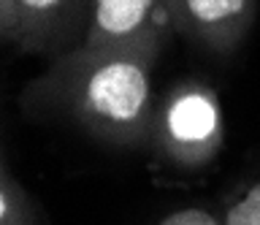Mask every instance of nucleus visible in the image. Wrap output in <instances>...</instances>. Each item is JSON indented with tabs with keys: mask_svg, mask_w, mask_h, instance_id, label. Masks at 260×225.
<instances>
[{
	"mask_svg": "<svg viewBox=\"0 0 260 225\" xmlns=\"http://www.w3.org/2000/svg\"><path fill=\"white\" fill-rule=\"evenodd\" d=\"M157 54V46L79 44L27 84L22 103L36 114L62 117L103 144L138 147L152 136Z\"/></svg>",
	"mask_w": 260,
	"mask_h": 225,
	"instance_id": "f257e3e1",
	"label": "nucleus"
},
{
	"mask_svg": "<svg viewBox=\"0 0 260 225\" xmlns=\"http://www.w3.org/2000/svg\"><path fill=\"white\" fill-rule=\"evenodd\" d=\"M149 139L182 166L206 163L222 141V111L217 95L198 82L179 84L154 109Z\"/></svg>",
	"mask_w": 260,
	"mask_h": 225,
	"instance_id": "f03ea898",
	"label": "nucleus"
},
{
	"mask_svg": "<svg viewBox=\"0 0 260 225\" xmlns=\"http://www.w3.org/2000/svg\"><path fill=\"white\" fill-rule=\"evenodd\" d=\"M171 33L166 0H87V46H157Z\"/></svg>",
	"mask_w": 260,
	"mask_h": 225,
	"instance_id": "7ed1b4c3",
	"label": "nucleus"
},
{
	"mask_svg": "<svg viewBox=\"0 0 260 225\" xmlns=\"http://www.w3.org/2000/svg\"><path fill=\"white\" fill-rule=\"evenodd\" d=\"M16 46L24 54L54 60L84 38L87 0H14Z\"/></svg>",
	"mask_w": 260,
	"mask_h": 225,
	"instance_id": "20e7f679",
	"label": "nucleus"
},
{
	"mask_svg": "<svg viewBox=\"0 0 260 225\" xmlns=\"http://www.w3.org/2000/svg\"><path fill=\"white\" fill-rule=\"evenodd\" d=\"M171 27L211 52H231L255 19V0H166Z\"/></svg>",
	"mask_w": 260,
	"mask_h": 225,
	"instance_id": "39448f33",
	"label": "nucleus"
},
{
	"mask_svg": "<svg viewBox=\"0 0 260 225\" xmlns=\"http://www.w3.org/2000/svg\"><path fill=\"white\" fill-rule=\"evenodd\" d=\"M0 225H36V212L22 184L8 174L0 155Z\"/></svg>",
	"mask_w": 260,
	"mask_h": 225,
	"instance_id": "423d86ee",
	"label": "nucleus"
},
{
	"mask_svg": "<svg viewBox=\"0 0 260 225\" xmlns=\"http://www.w3.org/2000/svg\"><path fill=\"white\" fill-rule=\"evenodd\" d=\"M225 225H260V182L252 184V187L228 209Z\"/></svg>",
	"mask_w": 260,
	"mask_h": 225,
	"instance_id": "0eeeda50",
	"label": "nucleus"
},
{
	"mask_svg": "<svg viewBox=\"0 0 260 225\" xmlns=\"http://www.w3.org/2000/svg\"><path fill=\"white\" fill-rule=\"evenodd\" d=\"M160 225H225V222H217L214 214L190 206V209H179V212H171L168 217H162Z\"/></svg>",
	"mask_w": 260,
	"mask_h": 225,
	"instance_id": "6e6552de",
	"label": "nucleus"
},
{
	"mask_svg": "<svg viewBox=\"0 0 260 225\" xmlns=\"http://www.w3.org/2000/svg\"><path fill=\"white\" fill-rule=\"evenodd\" d=\"M16 11L14 0H0V41H16Z\"/></svg>",
	"mask_w": 260,
	"mask_h": 225,
	"instance_id": "1a4fd4ad",
	"label": "nucleus"
}]
</instances>
